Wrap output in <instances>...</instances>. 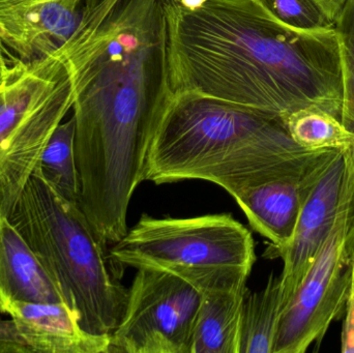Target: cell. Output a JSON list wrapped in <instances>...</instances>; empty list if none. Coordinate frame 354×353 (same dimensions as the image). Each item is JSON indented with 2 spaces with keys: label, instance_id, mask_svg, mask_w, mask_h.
Wrapping results in <instances>:
<instances>
[{
  "label": "cell",
  "instance_id": "44dd1931",
  "mask_svg": "<svg viewBox=\"0 0 354 353\" xmlns=\"http://www.w3.org/2000/svg\"><path fill=\"white\" fill-rule=\"evenodd\" d=\"M342 334H341V352L354 353V258L353 261V282L344 312Z\"/></svg>",
  "mask_w": 354,
  "mask_h": 353
},
{
  "label": "cell",
  "instance_id": "277c9868",
  "mask_svg": "<svg viewBox=\"0 0 354 353\" xmlns=\"http://www.w3.org/2000/svg\"><path fill=\"white\" fill-rule=\"evenodd\" d=\"M10 223L57 286L80 327L108 337L126 308L124 269L78 202L64 198L37 167L12 209Z\"/></svg>",
  "mask_w": 354,
  "mask_h": 353
},
{
  "label": "cell",
  "instance_id": "6da1fadb",
  "mask_svg": "<svg viewBox=\"0 0 354 353\" xmlns=\"http://www.w3.org/2000/svg\"><path fill=\"white\" fill-rule=\"evenodd\" d=\"M166 0H87L59 51L74 90L79 205L100 238L128 231L158 122L171 99Z\"/></svg>",
  "mask_w": 354,
  "mask_h": 353
},
{
  "label": "cell",
  "instance_id": "5bb4252c",
  "mask_svg": "<svg viewBox=\"0 0 354 353\" xmlns=\"http://www.w3.org/2000/svg\"><path fill=\"white\" fill-rule=\"evenodd\" d=\"M248 280L201 290L189 353H239V330Z\"/></svg>",
  "mask_w": 354,
  "mask_h": 353
},
{
  "label": "cell",
  "instance_id": "7402d4cb",
  "mask_svg": "<svg viewBox=\"0 0 354 353\" xmlns=\"http://www.w3.org/2000/svg\"><path fill=\"white\" fill-rule=\"evenodd\" d=\"M312 1L324 12L328 21L334 24L346 0H312Z\"/></svg>",
  "mask_w": 354,
  "mask_h": 353
},
{
  "label": "cell",
  "instance_id": "52a82bcc",
  "mask_svg": "<svg viewBox=\"0 0 354 353\" xmlns=\"http://www.w3.org/2000/svg\"><path fill=\"white\" fill-rule=\"evenodd\" d=\"M346 159V186L338 217L290 302L281 314L272 353H305L319 346L334 321L344 316L353 282L354 169Z\"/></svg>",
  "mask_w": 354,
  "mask_h": 353
},
{
  "label": "cell",
  "instance_id": "603a6c76",
  "mask_svg": "<svg viewBox=\"0 0 354 353\" xmlns=\"http://www.w3.org/2000/svg\"><path fill=\"white\" fill-rule=\"evenodd\" d=\"M185 8H189V10H194V8H200L203 6L207 0H179Z\"/></svg>",
  "mask_w": 354,
  "mask_h": 353
},
{
  "label": "cell",
  "instance_id": "ac0fdd59",
  "mask_svg": "<svg viewBox=\"0 0 354 353\" xmlns=\"http://www.w3.org/2000/svg\"><path fill=\"white\" fill-rule=\"evenodd\" d=\"M334 26L342 62L343 99L339 120L354 135V0H346ZM351 155L354 169V151Z\"/></svg>",
  "mask_w": 354,
  "mask_h": 353
},
{
  "label": "cell",
  "instance_id": "7c38bea8",
  "mask_svg": "<svg viewBox=\"0 0 354 353\" xmlns=\"http://www.w3.org/2000/svg\"><path fill=\"white\" fill-rule=\"evenodd\" d=\"M0 312L14 321L30 352L108 353L110 338L85 332L62 303L20 302L0 292Z\"/></svg>",
  "mask_w": 354,
  "mask_h": 353
},
{
  "label": "cell",
  "instance_id": "8fae6325",
  "mask_svg": "<svg viewBox=\"0 0 354 353\" xmlns=\"http://www.w3.org/2000/svg\"><path fill=\"white\" fill-rule=\"evenodd\" d=\"M87 0H0V39L17 57L35 60L60 49Z\"/></svg>",
  "mask_w": 354,
  "mask_h": 353
},
{
  "label": "cell",
  "instance_id": "30bf717a",
  "mask_svg": "<svg viewBox=\"0 0 354 353\" xmlns=\"http://www.w3.org/2000/svg\"><path fill=\"white\" fill-rule=\"evenodd\" d=\"M346 176L344 153H337L306 201L290 242L272 256V259H282L284 265L280 275L284 309L334 227L344 195Z\"/></svg>",
  "mask_w": 354,
  "mask_h": 353
},
{
  "label": "cell",
  "instance_id": "d6986e66",
  "mask_svg": "<svg viewBox=\"0 0 354 353\" xmlns=\"http://www.w3.org/2000/svg\"><path fill=\"white\" fill-rule=\"evenodd\" d=\"M260 3L283 24L307 31L334 28L312 0H259Z\"/></svg>",
  "mask_w": 354,
  "mask_h": 353
},
{
  "label": "cell",
  "instance_id": "2e32d148",
  "mask_svg": "<svg viewBox=\"0 0 354 353\" xmlns=\"http://www.w3.org/2000/svg\"><path fill=\"white\" fill-rule=\"evenodd\" d=\"M283 122L291 138L307 151H354L353 133L338 117L317 106L292 112Z\"/></svg>",
  "mask_w": 354,
  "mask_h": 353
},
{
  "label": "cell",
  "instance_id": "3957f363",
  "mask_svg": "<svg viewBox=\"0 0 354 353\" xmlns=\"http://www.w3.org/2000/svg\"><path fill=\"white\" fill-rule=\"evenodd\" d=\"M295 142L282 118L202 97L172 95L149 144L145 180H198L231 196L303 165L312 153Z\"/></svg>",
  "mask_w": 354,
  "mask_h": 353
},
{
  "label": "cell",
  "instance_id": "ffe728a7",
  "mask_svg": "<svg viewBox=\"0 0 354 353\" xmlns=\"http://www.w3.org/2000/svg\"><path fill=\"white\" fill-rule=\"evenodd\" d=\"M30 352L14 321L0 319V353Z\"/></svg>",
  "mask_w": 354,
  "mask_h": 353
},
{
  "label": "cell",
  "instance_id": "9a60e30c",
  "mask_svg": "<svg viewBox=\"0 0 354 353\" xmlns=\"http://www.w3.org/2000/svg\"><path fill=\"white\" fill-rule=\"evenodd\" d=\"M283 310L280 276L270 274L260 292L247 289L241 308L239 353H272Z\"/></svg>",
  "mask_w": 354,
  "mask_h": 353
},
{
  "label": "cell",
  "instance_id": "9c48e42d",
  "mask_svg": "<svg viewBox=\"0 0 354 353\" xmlns=\"http://www.w3.org/2000/svg\"><path fill=\"white\" fill-rule=\"evenodd\" d=\"M337 153L315 151L297 169L233 196L251 227L270 240L264 258L272 259L289 244L306 201Z\"/></svg>",
  "mask_w": 354,
  "mask_h": 353
},
{
  "label": "cell",
  "instance_id": "4fadbf2b",
  "mask_svg": "<svg viewBox=\"0 0 354 353\" xmlns=\"http://www.w3.org/2000/svg\"><path fill=\"white\" fill-rule=\"evenodd\" d=\"M0 292L20 302L66 304L41 261L6 218H0Z\"/></svg>",
  "mask_w": 354,
  "mask_h": 353
},
{
  "label": "cell",
  "instance_id": "e0dca14e",
  "mask_svg": "<svg viewBox=\"0 0 354 353\" xmlns=\"http://www.w3.org/2000/svg\"><path fill=\"white\" fill-rule=\"evenodd\" d=\"M75 118L62 122L48 141L41 159L39 172L59 194L79 203L80 180L75 155Z\"/></svg>",
  "mask_w": 354,
  "mask_h": 353
},
{
  "label": "cell",
  "instance_id": "8992f818",
  "mask_svg": "<svg viewBox=\"0 0 354 353\" xmlns=\"http://www.w3.org/2000/svg\"><path fill=\"white\" fill-rule=\"evenodd\" d=\"M74 90L59 49L35 60L14 53L0 73V218L10 217Z\"/></svg>",
  "mask_w": 354,
  "mask_h": 353
},
{
  "label": "cell",
  "instance_id": "5b68a950",
  "mask_svg": "<svg viewBox=\"0 0 354 353\" xmlns=\"http://www.w3.org/2000/svg\"><path fill=\"white\" fill-rule=\"evenodd\" d=\"M122 269L169 271L198 290L251 274L256 261L250 230L229 213L195 218L141 216L109 249Z\"/></svg>",
  "mask_w": 354,
  "mask_h": 353
},
{
  "label": "cell",
  "instance_id": "ba28073f",
  "mask_svg": "<svg viewBox=\"0 0 354 353\" xmlns=\"http://www.w3.org/2000/svg\"><path fill=\"white\" fill-rule=\"evenodd\" d=\"M200 300L199 290L174 274L137 269L108 353H189Z\"/></svg>",
  "mask_w": 354,
  "mask_h": 353
},
{
  "label": "cell",
  "instance_id": "7a4b0ae2",
  "mask_svg": "<svg viewBox=\"0 0 354 353\" xmlns=\"http://www.w3.org/2000/svg\"><path fill=\"white\" fill-rule=\"evenodd\" d=\"M172 93H195L284 120L317 106L339 118L342 62L336 29L287 26L259 0L165 1Z\"/></svg>",
  "mask_w": 354,
  "mask_h": 353
}]
</instances>
